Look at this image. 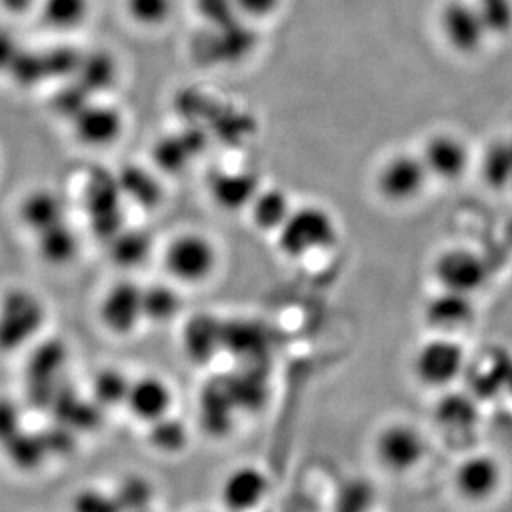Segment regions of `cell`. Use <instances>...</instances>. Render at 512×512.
<instances>
[{"label":"cell","mask_w":512,"mask_h":512,"mask_svg":"<svg viewBox=\"0 0 512 512\" xmlns=\"http://www.w3.org/2000/svg\"><path fill=\"white\" fill-rule=\"evenodd\" d=\"M125 406L138 421L145 424L155 423L172 413V386L157 375L140 376L137 380H132Z\"/></svg>","instance_id":"14"},{"label":"cell","mask_w":512,"mask_h":512,"mask_svg":"<svg viewBox=\"0 0 512 512\" xmlns=\"http://www.w3.org/2000/svg\"><path fill=\"white\" fill-rule=\"evenodd\" d=\"M142 512H152V509H150V511H142Z\"/></svg>","instance_id":"38"},{"label":"cell","mask_w":512,"mask_h":512,"mask_svg":"<svg viewBox=\"0 0 512 512\" xmlns=\"http://www.w3.org/2000/svg\"><path fill=\"white\" fill-rule=\"evenodd\" d=\"M373 456L384 473L406 476L423 464L428 456V441L413 423L391 421L378 429L373 439Z\"/></svg>","instance_id":"2"},{"label":"cell","mask_w":512,"mask_h":512,"mask_svg":"<svg viewBox=\"0 0 512 512\" xmlns=\"http://www.w3.org/2000/svg\"><path fill=\"white\" fill-rule=\"evenodd\" d=\"M378 494L375 484L363 476H351L336 486L331 512H373Z\"/></svg>","instance_id":"22"},{"label":"cell","mask_w":512,"mask_h":512,"mask_svg":"<svg viewBox=\"0 0 512 512\" xmlns=\"http://www.w3.org/2000/svg\"><path fill=\"white\" fill-rule=\"evenodd\" d=\"M258 192H260V183L252 173L220 172L210 182L213 200L225 210L250 207Z\"/></svg>","instance_id":"17"},{"label":"cell","mask_w":512,"mask_h":512,"mask_svg":"<svg viewBox=\"0 0 512 512\" xmlns=\"http://www.w3.org/2000/svg\"><path fill=\"white\" fill-rule=\"evenodd\" d=\"M255 44V35L247 25L235 20L232 24L222 27H210L207 49L215 62H237L252 50Z\"/></svg>","instance_id":"19"},{"label":"cell","mask_w":512,"mask_h":512,"mask_svg":"<svg viewBox=\"0 0 512 512\" xmlns=\"http://www.w3.org/2000/svg\"><path fill=\"white\" fill-rule=\"evenodd\" d=\"M501 483L503 468L498 459L488 453L469 454L454 471V491L469 504H483L494 498Z\"/></svg>","instance_id":"8"},{"label":"cell","mask_w":512,"mask_h":512,"mask_svg":"<svg viewBox=\"0 0 512 512\" xmlns=\"http://www.w3.org/2000/svg\"><path fill=\"white\" fill-rule=\"evenodd\" d=\"M124 175L119 187L125 197L132 198L135 202L143 203L147 207H153L155 203L160 202L162 188L150 173L145 172L143 168L133 167Z\"/></svg>","instance_id":"29"},{"label":"cell","mask_w":512,"mask_h":512,"mask_svg":"<svg viewBox=\"0 0 512 512\" xmlns=\"http://www.w3.org/2000/svg\"><path fill=\"white\" fill-rule=\"evenodd\" d=\"M338 228L330 212L318 205L293 208L278 230V247L290 258H303L336 242Z\"/></svg>","instance_id":"3"},{"label":"cell","mask_w":512,"mask_h":512,"mask_svg":"<svg viewBox=\"0 0 512 512\" xmlns=\"http://www.w3.org/2000/svg\"><path fill=\"white\" fill-rule=\"evenodd\" d=\"M434 418L448 433L471 431L478 424V399L471 393L449 391L436 404Z\"/></svg>","instance_id":"20"},{"label":"cell","mask_w":512,"mask_h":512,"mask_svg":"<svg viewBox=\"0 0 512 512\" xmlns=\"http://www.w3.org/2000/svg\"><path fill=\"white\" fill-rule=\"evenodd\" d=\"M504 391H506L508 394H511L512 398V366L511 371H509L508 381H506V388H504Z\"/></svg>","instance_id":"37"},{"label":"cell","mask_w":512,"mask_h":512,"mask_svg":"<svg viewBox=\"0 0 512 512\" xmlns=\"http://www.w3.org/2000/svg\"><path fill=\"white\" fill-rule=\"evenodd\" d=\"M72 512H124L114 491L85 488L72 499Z\"/></svg>","instance_id":"32"},{"label":"cell","mask_w":512,"mask_h":512,"mask_svg":"<svg viewBox=\"0 0 512 512\" xmlns=\"http://www.w3.org/2000/svg\"><path fill=\"white\" fill-rule=\"evenodd\" d=\"M225 325L210 315H197L183 328L182 345L193 363H208L223 350Z\"/></svg>","instance_id":"16"},{"label":"cell","mask_w":512,"mask_h":512,"mask_svg":"<svg viewBox=\"0 0 512 512\" xmlns=\"http://www.w3.org/2000/svg\"><path fill=\"white\" fill-rule=\"evenodd\" d=\"M488 35H508L512 30V0H474Z\"/></svg>","instance_id":"30"},{"label":"cell","mask_w":512,"mask_h":512,"mask_svg":"<svg viewBox=\"0 0 512 512\" xmlns=\"http://www.w3.org/2000/svg\"><path fill=\"white\" fill-rule=\"evenodd\" d=\"M270 478L258 464H238L220 484V503L228 512H253L265 503Z\"/></svg>","instance_id":"9"},{"label":"cell","mask_w":512,"mask_h":512,"mask_svg":"<svg viewBox=\"0 0 512 512\" xmlns=\"http://www.w3.org/2000/svg\"><path fill=\"white\" fill-rule=\"evenodd\" d=\"M431 177L421 155L396 153L381 165L376 187L391 203H408L418 198Z\"/></svg>","instance_id":"6"},{"label":"cell","mask_w":512,"mask_h":512,"mask_svg":"<svg viewBox=\"0 0 512 512\" xmlns=\"http://www.w3.org/2000/svg\"><path fill=\"white\" fill-rule=\"evenodd\" d=\"M115 243H117L115 256L124 265H137V263L140 265L147 258L150 247H152L147 235L142 232H125L124 238Z\"/></svg>","instance_id":"34"},{"label":"cell","mask_w":512,"mask_h":512,"mask_svg":"<svg viewBox=\"0 0 512 512\" xmlns=\"http://www.w3.org/2000/svg\"><path fill=\"white\" fill-rule=\"evenodd\" d=\"M99 320L115 336H128L145 320L143 288L133 281H119L104 291L99 301Z\"/></svg>","instance_id":"7"},{"label":"cell","mask_w":512,"mask_h":512,"mask_svg":"<svg viewBox=\"0 0 512 512\" xmlns=\"http://www.w3.org/2000/svg\"><path fill=\"white\" fill-rule=\"evenodd\" d=\"M182 298L172 285H152L143 288V313L145 320L167 323L177 316Z\"/></svg>","instance_id":"26"},{"label":"cell","mask_w":512,"mask_h":512,"mask_svg":"<svg viewBox=\"0 0 512 512\" xmlns=\"http://www.w3.org/2000/svg\"><path fill=\"white\" fill-rule=\"evenodd\" d=\"M173 0H127L128 17L142 27H158L172 14Z\"/></svg>","instance_id":"31"},{"label":"cell","mask_w":512,"mask_h":512,"mask_svg":"<svg viewBox=\"0 0 512 512\" xmlns=\"http://www.w3.org/2000/svg\"><path fill=\"white\" fill-rule=\"evenodd\" d=\"M2 448L5 449L10 463L17 466V469H25V471L39 468L50 454L45 434L24 433V431L15 434L14 438Z\"/></svg>","instance_id":"25"},{"label":"cell","mask_w":512,"mask_h":512,"mask_svg":"<svg viewBox=\"0 0 512 512\" xmlns=\"http://www.w3.org/2000/svg\"><path fill=\"white\" fill-rule=\"evenodd\" d=\"M468 366L463 345L449 335H438L419 346L413 358V373L426 388H449Z\"/></svg>","instance_id":"5"},{"label":"cell","mask_w":512,"mask_h":512,"mask_svg":"<svg viewBox=\"0 0 512 512\" xmlns=\"http://www.w3.org/2000/svg\"><path fill=\"white\" fill-rule=\"evenodd\" d=\"M130 386L132 380H128L125 373L117 368L99 371L92 383L95 404L104 408H117L120 404L127 403Z\"/></svg>","instance_id":"27"},{"label":"cell","mask_w":512,"mask_h":512,"mask_svg":"<svg viewBox=\"0 0 512 512\" xmlns=\"http://www.w3.org/2000/svg\"><path fill=\"white\" fill-rule=\"evenodd\" d=\"M218 252L212 240L200 233H182L170 240L163 252V266L182 285H198L213 275Z\"/></svg>","instance_id":"4"},{"label":"cell","mask_w":512,"mask_h":512,"mask_svg":"<svg viewBox=\"0 0 512 512\" xmlns=\"http://www.w3.org/2000/svg\"><path fill=\"white\" fill-rule=\"evenodd\" d=\"M512 366V355L504 348H488L468 361L464 375L474 398L488 399L504 391Z\"/></svg>","instance_id":"13"},{"label":"cell","mask_w":512,"mask_h":512,"mask_svg":"<svg viewBox=\"0 0 512 512\" xmlns=\"http://www.w3.org/2000/svg\"><path fill=\"white\" fill-rule=\"evenodd\" d=\"M197 9L210 27L232 24L242 17L235 0H197Z\"/></svg>","instance_id":"33"},{"label":"cell","mask_w":512,"mask_h":512,"mask_svg":"<svg viewBox=\"0 0 512 512\" xmlns=\"http://www.w3.org/2000/svg\"><path fill=\"white\" fill-rule=\"evenodd\" d=\"M114 494L122 511L142 512L152 509L155 489L150 479L140 474H130L115 486Z\"/></svg>","instance_id":"28"},{"label":"cell","mask_w":512,"mask_h":512,"mask_svg":"<svg viewBox=\"0 0 512 512\" xmlns=\"http://www.w3.org/2000/svg\"><path fill=\"white\" fill-rule=\"evenodd\" d=\"M22 431L19 406L9 398H0V446H5Z\"/></svg>","instance_id":"35"},{"label":"cell","mask_w":512,"mask_h":512,"mask_svg":"<svg viewBox=\"0 0 512 512\" xmlns=\"http://www.w3.org/2000/svg\"><path fill=\"white\" fill-rule=\"evenodd\" d=\"M439 25L444 40L458 54L469 55L478 52L483 47L484 40L489 37L476 4L468 0H453L444 5Z\"/></svg>","instance_id":"10"},{"label":"cell","mask_w":512,"mask_h":512,"mask_svg":"<svg viewBox=\"0 0 512 512\" xmlns=\"http://www.w3.org/2000/svg\"><path fill=\"white\" fill-rule=\"evenodd\" d=\"M250 213L256 228L263 232H276L285 225L286 218L293 212L290 198L280 188H266L256 193L250 205Z\"/></svg>","instance_id":"21"},{"label":"cell","mask_w":512,"mask_h":512,"mask_svg":"<svg viewBox=\"0 0 512 512\" xmlns=\"http://www.w3.org/2000/svg\"><path fill=\"white\" fill-rule=\"evenodd\" d=\"M22 218L27 227L39 230V233L64 223V207L59 197L52 192L30 193L22 203Z\"/></svg>","instance_id":"23"},{"label":"cell","mask_w":512,"mask_h":512,"mask_svg":"<svg viewBox=\"0 0 512 512\" xmlns=\"http://www.w3.org/2000/svg\"><path fill=\"white\" fill-rule=\"evenodd\" d=\"M124 122L114 107H87L75 122L77 137L87 145H107L120 137Z\"/></svg>","instance_id":"18"},{"label":"cell","mask_w":512,"mask_h":512,"mask_svg":"<svg viewBox=\"0 0 512 512\" xmlns=\"http://www.w3.org/2000/svg\"><path fill=\"white\" fill-rule=\"evenodd\" d=\"M424 318L441 335L451 336L454 331L463 330L473 321L474 306L471 295L443 290L428 301Z\"/></svg>","instance_id":"15"},{"label":"cell","mask_w":512,"mask_h":512,"mask_svg":"<svg viewBox=\"0 0 512 512\" xmlns=\"http://www.w3.org/2000/svg\"><path fill=\"white\" fill-rule=\"evenodd\" d=\"M424 165L429 175L444 182L463 177L469 167L468 145L453 133H436L424 145Z\"/></svg>","instance_id":"12"},{"label":"cell","mask_w":512,"mask_h":512,"mask_svg":"<svg viewBox=\"0 0 512 512\" xmlns=\"http://www.w3.org/2000/svg\"><path fill=\"white\" fill-rule=\"evenodd\" d=\"M39 293L14 286L0 293V353H15L30 345L45 323Z\"/></svg>","instance_id":"1"},{"label":"cell","mask_w":512,"mask_h":512,"mask_svg":"<svg viewBox=\"0 0 512 512\" xmlns=\"http://www.w3.org/2000/svg\"><path fill=\"white\" fill-rule=\"evenodd\" d=\"M280 4L281 0H235L240 15L250 19H266L275 14Z\"/></svg>","instance_id":"36"},{"label":"cell","mask_w":512,"mask_h":512,"mask_svg":"<svg viewBox=\"0 0 512 512\" xmlns=\"http://www.w3.org/2000/svg\"><path fill=\"white\" fill-rule=\"evenodd\" d=\"M434 276L443 290L473 295L488 280V266L469 248H451L434 261Z\"/></svg>","instance_id":"11"},{"label":"cell","mask_w":512,"mask_h":512,"mask_svg":"<svg viewBox=\"0 0 512 512\" xmlns=\"http://www.w3.org/2000/svg\"><path fill=\"white\" fill-rule=\"evenodd\" d=\"M148 443L162 454H178L190 443V431L182 419L172 413L148 424Z\"/></svg>","instance_id":"24"}]
</instances>
